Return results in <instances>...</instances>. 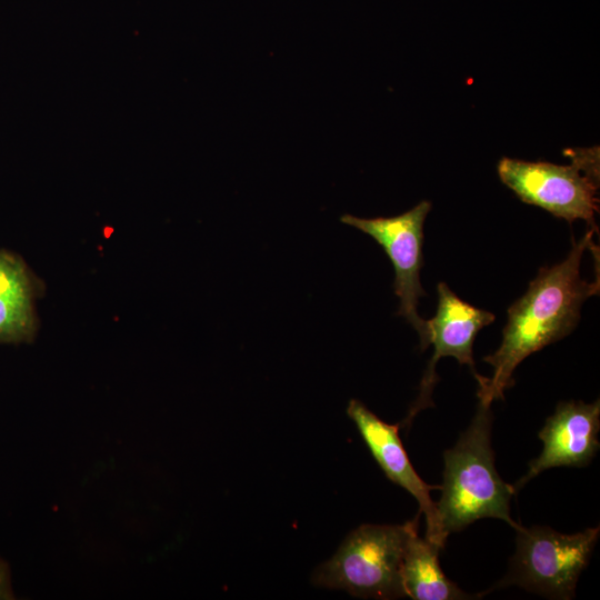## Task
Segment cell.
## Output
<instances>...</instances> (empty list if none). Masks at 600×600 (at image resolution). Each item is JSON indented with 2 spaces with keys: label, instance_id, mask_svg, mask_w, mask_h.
Listing matches in <instances>:
<instances>
[{
  "label": "cell",
  "instance_id": "cell-9",
  "mask_svg": "<svg viewBox=\"0 0 600 600\" xmlns=\"http://www.w3.org/2000/svg\"><path fill=\"white\" fill-rule=\"evenodd\" d=\"M347 414L354 422L362 440L387 478L418 501L419 513L426 514V538L442 549L444 544L439 538L437 508L430 496L432 490L440 487L426 483L412 467L399 436V423L384 422L356 399L349 401Z\"/></svg>",
  "mask_w": 600,
  "mask_h": 600
},
{
  "label": "cell",
  "instance_id": "cell-6",
  "mask_svg": "<svg viewBox=\"0 0 600 600\" xmlns=\"http://www.w3.org/2000/svg\"><path fill=\"white\" fill-rule=\"evenodd\" d=\"M431 209L429 201L394 217L359 218L343 214L342 223L370 236L384 250L394 269L393 291L399 298L397 314L418 332L421 350L429 343L428 321L418 313L419 299L427 293L421 287L423 223Z\"/></svg>",
  "mask_w": 600,
  "mask_h": 600
},
{
  "label": "cell",
  "instance_id": "cell-10",
  "mask_svg": "<svg viewBox=\"0 0 600 600\" xmlns=\"http://www.w3.org/2000/svg\"><path fill=\"white\" fill-rule=\"evenodd\" d=\"M44 281L17 252L0 249V346L31 343L40 329Z\"/></svg>",
  "mask_w": 600,
  "mask_h": 600
},
{
  "label": "cell",
  "instance_id": "cell-8",
  "mask_svg": "<svg viewBox=\"0 0 600 600\" xmlns=\"http://www.w3.org/2000/svg\"><path fill=\"white\" fill-rule=\"evenodd\" d=\"M600 401H561L538 437L543 447L527 473L512 487L517 492L542 471L554 467H586L599 450Z\"/></svg>",
  "mask_w": 600,
  "mask_h": 600
},
{
  "label": "cell",
  "instance_id": "cell-1",
  "mask_svg": "<svg viewBox=\"0 0 600 600\" xmlns=\"http://www.w3.org/2000/svg\"><path fill=\"white\" fill-rule=\"evenodd\" d=\"M594 229L579 240L572 239L567 258L556 266L540 268L527 292L508 309L500 347L483 361L493 374L478 389L479 402L490 404L503 399L513 386L512 373L531 353L568 336L578 324L583 302L599 293V277L592 282L581 278L584 251L596 244Z\"/></svg>",
  "mask_w": 600,
  "mask_h": 600
},
{
  "label": "cell",
  "instance_id": "cell-3",
  "mask_svg": "<svg viewBox=\"0 0 600 600\" xmlns=\"http://www.w3.org/2000/svg\"><path fill=\"white\" fill-rule=\"evenodd\" d=\"M420 513L403 524H361L311 576L312 584L358 598H403L401 563L409 538L418 531Z\"/></svg>",
  "mask_w": 600,
  "mask_h": 600
},
{
  "label": "cell",
  "instance_id": "cell-12",
  "mask_svg": "<svg viewBox=\"0 0 600 600\" xmlns=\"http://www.w3.org/2000/svg\"><path fill=\"white\" fill-rule=\"evenodd\" d=\"M14 598L10 566L0 557V600H11Z\"/></svg>",
  "mask_w": 600,
  "mask_h": 600
},
{
  "label": "cell",
  "instance_id": "cell-7",
  "mask_svg": "<svg viewBox=\"0 0 600 600\" xmlns=\"http://www.w3.org/2000/svg\"><path fill=\"white\" fill-rule=\"evenodd\" d=\"M494 319L493 313L461 300L447 283L438 284L437 312L428 321L429 343L434 351L421 379L419 396L399 423L400 428H409L421 410L433 406L431 393L438 381L436 366L441 358L453 357L460 364L469 366L479 387L484 384L487 378L474 368L472 347L478 332Z\"/></svg>",
  "mask_w": 600,
  "mask_h": 600
},
{
  "label": "cell",
  "instance_id": "cell-5",
  "mask_svg": "<svg viewBox=\"0 0 600 600\" xmlns=\"http://www.w3.org/2000/svg\"><path fill=\"white\" fill-rule=\"evenodd\" d=\"M510 570L499 587L516 584L554 599H571L588 566L600 528L564 534L549 527H520Z\"/></svg>",
  "mask_w": 600,
  "mask_h": 600
},
{
  "label": "cell",
  "instance_id": "cell-2",
  "mask_svg": "<svg viewBox=\"0 0 600 600\" xmlns=\"http://www.w3.org/2000/svg\"><path fill=\"white\" fill-rule=\"evenodd\" d=\"M492 413L490 404L479 402L477 412L459 440L443 453V483L436 503L441 542L478 519L496 518L514 530L519 526L510 516V501L517 493L494 467L491 448Z\"/></svg>",
  "mask_w": 600,
  "mask_h": 600
},
{
  "label": "cell",
  "instance_id": "cell-11",
  "mask_svg": "<svg viewBox=\"0 0 600 600\" xmlns=\"http://www.w3.org/2000/svg\"><path fill=\"white\" fill-rule=\"evenodd\" d=\"M440 550L427 538H420L418 531L409 538L400 570L404 597L413 600L473 599L444 576L438 559Z\"/></svg>",
  "mask_w": 600,
  "mask_h": 600
},
{
  "label": "cell",
  "instance_id": "cell-4",
  "mask_svg": "<svg viewBox=\"0 0 600 600\" xmlns=\"http://www.w3.org/2000/svg\"><path fill=\"white\" fill-rule=\"evenodd\" d=\"M571 164L502 158L498 176L521 201L568 222L584 220L593 229L599 199V149L567 150Z\"/></svg>",
  "mask_w": 600,
  "mask_h": 600
}]
</instances>
